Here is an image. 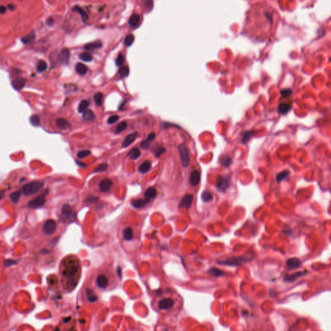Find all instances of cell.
<instances>
[{"label":"cell","instance_id":"cell-43","mask_svg":"<svg viewBox=\"0 0 331 331\" xmlns=\"http://www.w3.org/2000/svg\"><path fill=\"white\" fill-rule=\"evenodd\" d=\"M134 40H135V37L133 34H129L126 37L124 40V45L126 47H129L131 46L133 43Z\"/></svg>","mask_w":331,"mask_h":331},{"label":"cell","instance_id":"cell-31","mask_svg":"<svg viewBox=\"0 0 331 331\" xmlns=\"http://www.w3.org/2000/svg\"><path fill=\"white\" fill-rule=\"evenodd\" d=\"M220 162L222 166L227 168L232 164V160L227 155H223L220 159Z\"/></svg>","mask_w":331,"mask_h":331},{"label":"cell","instance_id":"cell-35","mask_svg":"<svg viewBox=\"0 0 331 331\" xmlns=\"http://www.w3.org/2000/svg\"><path fill=\"white\" fill-rule=\"evenodd\" d=\"M201 199L204 203H208L213 200V195L208 191H204L201 194Z\"/></svg>","mask_w":331,"mask_h":331},{"label":"cell","instance_id":"cell-45","mask_svg":"<svg viewBox=\"0 0 331 331\" xmlns=\"http://www.w3.org/2000/svg\"><path fill=\"white\" fill-rule=\"evenodd\" d=\"M30 122L34 126H38L40 124V119L38 115L33 114L30 118Z\"/></svg>","mask_w":331,"mask_h":331},{"label":"cell","instance_id":"cell-15","mask_svg":"<svg viewBox=\"0 0 331 331\" xmlns=\"http://www.w3.org/2000/svg\"><path fill=\"white\" fill-rule=\"evenodd\" d=\"M137 136H138V133L137 132H134L133 133L129 134V135H128L127 137H126L125 139L124 140L122 144V147L126 148L129 146V145H131L134 141L136 140V139L137 138Z\"/></svg>","mask_w":331,"mask_h":331},{"label":"cell","instance_id":"cell-54","mask_svg":"<svg viewBox=\"0 0 331 331\" xmlns=\"http://www.w3.org/2000/svg\"><path fill=\"white\" fill-rule=\"evenodd\" d=\"M164 151H165V149L164 148H162V147L157 148V150H156V151L155 152V156L157 157H160V156H161V155L164 153Z\"/></svg>","mask_w":331,"mask_h":331},{"label":"cell","instance_id":"cell-20","mask_svg":"<svg viewBox=\"0 0 331 331\" xmlns=\"http://www.w3.org/2000/svg\"><path fill=\"white\" fill-rule=\"evenodd\" d=\"M149 202H150V200L148 199H135L131 201V205L135 208H142L146 206Z\"/></svg>","mask_w":331,"mask_h":331},{"label":"cell","instance_id":"cell-42","mask_svg":"<svg viewBox=\"0 0 331 331\" xmlns=\"http://www.w3.org/2000/svg\"><path fill=\"white\" fill-rule=\"evenodd\" d=\"M129 73V69L128 66H124L122 67L118 70V74L121 77H126L128 76Z\"/></svg>","mask_w":331,"mask_h":331},{"label":"cell","instance_id":"cell-41","mask_svg":"<svg viewBox=\"0 0 331 331\" xmlns=\"http://www.w3.org/2000/svg\"><path fill=\"white\" fill-rule=\"evenodd\" d=\"M80 58L81 59V60L84 61V62H91L92 59V57L91 54H89V53H87V52H84V53H81L80 54Z\"/></svg>","mask_w":331,"mask_h":331},{"label":"cell","instance_id":"cell-60","mask_svg":"<svg viewBox=\"0 0 331 331\" xmlns=\"http://www.w3.org/2000/svg\"><path fill=\"white\" fill-rule=\"evenodd\" d=\"M5 195V192L4 191H0V200L4 198Z\"/></svg>","mask_w":331,"mask_h":331},{"label":"cell","instance_id":"cell-21","mask_svg":"<svg viewBox=\"0 0 331 331\" xmlns=\"http://www.w3.org/2000/svg\"><path fill=\"white\" fill-rule=\"evenodd\" d=\"M56 125H57V127L59 129H69L70 127V124L69 122L65 120L64 118H58L57 120H56Z\"/></svg>","mask_w":331,"mask_h":331},{"label":"cell","instance_id":"cell-18","mask_svg":"<svg viewBox=\"0 0 331 331\" xmlns=\"http://www.w3.org/2000/svg\"><path fill=\"white\" fill-rule=\"evenodd\" d=\"M200 173L197 170H194L191 173L189 176V183L193 186H195L200 182Z\"/></svg>","mask_w":331,"mask_h":331},{"label":"cell","instance_id":"cell-46","mask_svg":"<svg viewBox=\"0 0 331 331\" xmlns=\"http://www.w3.org/2000/svg\"><path fill=\"white\" fill-rule=\"evenodd\" d=\"M127 128V123L126 122H122L120 123H119L117 126L115 132L116 133H120L122 131H124V130Z\"/></svg>","mask_w":331,"mask_h":331},{"label":"cell","instance_id":"cell-12","mask_svg":"<svg viewBox=\"0 0 331 331\" xmlns=\"http://www.w3.org/2000/svg\"><path fill=\"white\" fill-rule=\"evenodd\" d=\"M307 273H308L307 271L304 270V271H299V272H297L292 274H287L284 277V281L287 283H292L294 281H295V280H296L297 278H299V277L302 276H304V275H305Z\"/></svg>","mask_w":331,"mask_h":331},{"label":"cell","instance_id":"cell-25","mask_svg":"<svg viewBox=\"0 0 331 331\" xmlns=\"http://www.w3.org/2000/svg\"><path fill=\"white\" fill-rule=\"evenodd\" d=\"M95 119V115L91 110H85L83 114V120L85 122H91Z\"/></svg>","mask_w":331,"mask_h":331},{"label":"cell","instance_id":"cell-56","mask_svg":"<svg viewBox=\"0 0 331 331\" xmlns=\"http://www.w3.org/2000/svg\"><path fill=\"white\" fill-rule=\"evenodd\" d=\"M155 133H151L150 135H148L147 139L148 140H150V141H152L155 139Z\"/></svg>","mask_w":331,"mask_h":331},{"label":"cell","instance_id":"cell-13","mask_svg":"<svg viewBox=\"0 0 331 331\" xmlns=\"http://www.w3.org/2000/svg\"><path fill=\"white\" fill-rule=\"evenodd\" d=\"M69 57H70V53L68 49H63L59 52V61L62 64L64 65H68L69 61Z\"/></svg>","mask_w":331,"mask_h":331},{"label":"cell","instance_id":"cell-1","mask_svg":"<svg viewBox=\"0 0 331 331\" xmlns=\"http://www.w3.org/2000/svg\"><path fill=\"white\" fill-rule=\"evenodd\" d=\"M80 274V265L78 259H69L64 264L62 271V277L64 279L67 285L73 288L76 286Z\"/></svg>","mask_w":331,"mask_h":331},{"label":"cell","instance_id":"cell-50","mask_svg":"<svg viewBox=\"0 0 331 331\" xmlns=\"http://www.w3.org/2000/svg\"><path fill=\"white\" fill-rule=\"evenodd\" d=\"M119 120V117L118 115H113V116H111L109 118L108 120H107V123L109 124H113L115 122H117Z\"/></svg>","mask_w":331,"mask_h":331},{"label":"cell","instance_id":"cell-28","mask_svg":"<svg viewBox=\"0 0 331 331\" xmlns=\"http://www.w3.org/2000/svg\"><path fill=\"white\" fill-rule=\"evenodd\" d=\"M151 167V162L149 161H146L144 162H142V164L139 166V171L141 173H145L148 172V171L150 170Z\"/></svg>","mask_w":331,"mask_h":331},{"label":"cell","instance_id":"cell-4","mask_svg":"<svg viewBox=\"0 0 331 331\" xmlns=\"http://www.w3.org/2000/svg\"><path fill=\"white\" fill-rule=\"evenodd\" d=\"M251 258H249L248 257L246 256H236V257H233L226 259L224 261H218L217 263L221 265H225V266H239L241 265H243V263H247L250 261Z\"/></svg>","mask_w":331,"mask_h":331},{"label":"cell","instance_id":"cell-19","mask_svg":"<svg viewBox=\"0 0 331 331\" xmlns=\"http://www.w3.org/2000/svg\"><path fill=\"white\" fill-rule=\"evenodd\" d=\"M134 232L133 228L126 227L122 232V237L125 241H131L133 238Z\"/></svg>","mask_w":331,"mask_h":331},{"label":"cell","instance_id":"cell-22","mask_svg":"<svg viewBox=\"0 0 331 331\" xmlns=\"http://www.w3.org/2000/svg\"><path fill=\"white\" fill-rule=\"evenodd\" d=\"M291 105L287 103H281L278 106V112L282 114H285L288 113L291 109Z\"/></svg>","mask_w":331,"mask_h":331},{"label":"cell","instance_id":"cell-53","mask_svg":"<svg viewBox=\"0 0 331 331\" xmlns=\"http://www.w3.org/2000/svg\"><path fill=\"white\" fill-rule=\"evenodd\" d=\"M16 264V261H15V260H13L12 259H6L5 261H4V266L5 267H9L10 266H12Z\"/></svg>","mask_w":331,"mask_h":331},{"label":"cell","instance_id":"cell-3","mask_svg":"<svg viewBox=\"0 0 331 331\" xmlns=\"http://www.w3.org/2000/svg\"><path fill=\"white\" fill-rule=\"evenodd\" d=\"M44 186V183L41 181H32L28 184H25L22 188V193L25 196H29L35 194L41 190Z\"/></svg>","mask_w":331,"mask_h":331},{"label":"cell","instance_id":"cell-39","mask_svg":"<svg viewBox=\"0 0 331 331\" xmlns=\"http://www.w3.org/2000/svg\"><path fill=\"white\" fill-rule=\"evenodd\" d=\"M254 135V132L252 131H248L243 134V137L241 139V142L243 144L247 143L248 141L250 139L251 137Z\"/></svg>","mask_w":331,"mask_h":331},{"label":"cell","instance_id":"cell-44","mask_svg":"<svg viewBox=\"0 0 331 331\" xmlns=\"http://www.w3.org/2000/svg\"><path fill=\"white\" fill-rule=\"evenodd\" d=\"M102 98H103V95L102 92H98L94 96L95 102L98 106H100L102 104Z\"/></svg>","mask_w":331,"mask_h":331},{"label":"cell","instance_id":"cell-49","mask_svg":"<svg viewBox=\"0 0 331 331\" xmlns=\"http://www.w3.org/2000/svg\"><path fill=\"white\" fill-rule=\"evenodd\" d=\"M107 164L106 163H103V164H100L99 166H98L97 168H96L94 172H96V173L102 172H104V171L107 170Z\"/></svg>","mask_w":331,"mask_h":331},{"label":"cell","instance_id":"cell-26","mask_svg":"<svg viewBox=\"0 0 331 331\" xmlns=\"http://www.w3.org/2000/svg\"><path fill=\"white\" fill-rule=\"evenodd\" d=\"M139 21H140V16L138 14H133L131 15V17H130V18L129 19L128 23L131 27H135L138 25Z\"/></svg>","mask_w":331,"mask_h":331},{"label":"cell","instance_id":"cell-7","mask_svg":"<svg viewBox=\"0 0 331 331\" xmlns=\"http://www.w3.org/2000/svg\"><path fill=\"white\" fill-rule=\"evenodd\" d=\"M178 150L179 151V154L181 158V161L183 166L184 168L188 167L189 163V155L188 148L185 146L184 144H181L179 146H178Z\"/></svg>","mask_w":331,"mask_h":331},{"label":"cell","instance_id":"cell-59","mask_svg":"<svg viewBox=\"0 0 331 331\" xmlns=\"http://www.w3.org/2000/svg\"><path fill=\"white\" fill-rule=\"evenodd\" d=\"M76 163H77V164L79 165V166L81 167V168H86V167H87V165L83 163V162H80V161H76Z\"/></svg>","mask_w":331,"mask_h":331},{"label":"cell","instance_id":"cell-10","mask_svg":"<svg viewBox=\"0 0 331 331\" xmlns=\"http://www.w3.org/2000/svg\"><path fill=\"white\" fill-rule=\"evenodd\" d=\"M62 219L64 221H69L74 218L73 211L71 208L68 204H64L62 208Z\"/></svg>","mask_w":331,"mask_h":331},{"label":"cell","instance_id":"cell-5","mask_svg":"<svg viewBox=\"0 0 331 331\" xmlns=\"http://www.w3.org/2000/svg\"><path fill=\"white\" fill-rule=\"evenodd\" d=\"M95 281L96 287L100 290H106L111 285L109 276L107 274L103 273L96 274Z\"/></svg>","mask_w":331,"mask_h":331},{"label":"cell","instance_id":"cell-30","mask_svg":"<svg viewBox=\"0 0 331 331\" xmlns=\"http://www.w3.org/2000/svg\"><path fill=\"white\" fill-rule=\"evenodd\" d=\"M157 195V190H156L155 188H149L145 192L144 196L145 197L148 199H151L155 197V196Z\"/></svg>","mask_w":331,"mask_h":331},{"label":"cell","instance_id":"cell-17","mask_svg":"<svg viewBox=\"0 0 331 331\" xmlns=\"http://www.w3.org/2000/svg\"><path fill=\"white\" fill-rule=\"evenodd\" d=\"M193 200V196L192 194L186 195L183 198V199L181 200L179 206L189 208L191 206Z\"/></svg>","mask_w":331,"mask_h":331},{"label":"cell","instance_id":"cell-61","mask_svg":"<svg viewBox=\"0 0 331 331\" xmlns=\"http://www.w3.org/2000/svg\"><path fill=\"white\" fill-rule=\"evenodd\" d=\"M7 7H8L9 10H13L14 9V8H15V6H14V5H12V4H9L8 6H7Z\"/></svg>","mask_w":331,"mask_h":331},{"label":"cell","instance_id":"cell-38","mask_svg":"<svg viewBox=\"0 0 331 331\" xmlns=\"http://www.w3.org/2000/svg\"><path fill=\"white\" fill-rule=\"evenodd\" d=\"M47 63L44 60H40L38 62V64H37L36 70L38 73H42L45 71V70L47 69Z\"/></svg>","mask_w":331,"mask_h":331},{"label":"cell","instance_id":"cell-40","mask_svg":"<svg viewBox=\"0 0 331 331\" xmlns=\"http://www.w3.org/2000/svg\"><path fill=\"white\" fill-rule=\"evenodd\" d=\"M89 105V103L87 100H81V102L79 104V108H78L79 112V113L84 112V111L87 109Z\"/></svg>","mask_w":331,"mask_h":331},{"label":"cell","instance_id":"cell-37","mask_svg":"<svg viewBox=\"0 0 331 331\" xmlns=\"http://www.w3.org/2000/svg\"><path fill=\"white\" fill-rule=\"evenodd\" d=\"M20 197H21L20 192H15L11 193V194L9 195V199L14 204H17L18 201L20 200Z\"/></svg>","mask_w":331,"mask_h":331},{"label":"cell","instance_id":"cell-9","mask_svg":"<svg viewBox=\"0 0 331 331\" xmlns=\"http://www.w3.org/2000/svg\"><path fill=\"white\" fill-rule=\"evenodd\" d=\"M57 230V223L53 219H49L45 222L43 227V232L47 235H52Z\"/></svg>","mask_w":331,"mask_h":331},{"label":"cell","instance_id":"cell-33","mask_svg":"<svg viewBox=\"0 0 331 331\" xmlns=\"http://www.w3.org/2000/svg\"><path fill=\"white\" fill-rule=\"evenodd\" d=\"M35 39V34L34 32L32 31L28 34L27 35H26L25 36H24L23 38H21V42H23L25 44H27L32 42L33 40Z\"/></svg>","mask_w":331,"mask_h":331},{"label":"cell","instance_id":"cell-51","mask_svg":"<svg viewBox=\"0 0 331 331\" xmlns=\"http://www.w3.org/2000/svg\"><path fill=\"white\" fill-rule=\"evenodd\" d=\"M124 62V56L122 55V54H118V57L116 59V64L118 66H121L122 64H123V63Z\"/></svg>","mask_w":331,"mask_h":331},{"label":"cell","instance_id":"cell-8","mask_svg":"<svg viewBox=\"0 0 331 331\" xmlns=\"http://www.w3.org/2000/svg\"><path fill=\"white\" fill-rule=\"evenodd\" d=\"M230 179L229 176H219L216 182V188L219 192H225L229 187Z\"/></svg>","mask_w":331,"mask_h":331},{"label":"cell","instance_id":"cell-14","mask_svg":"<svg viewBox=\"0 0 331 331\" xmlns=\"http://www.w3.org/2000/svg\"><path fill=\"white\" fill-rule=\"evenodd\" d=\"M113 186V182L109 178L103 179L99 184V188L102 192H107L109 191Z\"/></svg>","mask_w":331,"mask_h":331},{"label":"cell","instance_id":"cell-36","mask_svg":"<svg viewBox=\"0 0 331 331\" xmlns=\"http://www.w3.org/2000/svg\"><path fill=\"white\" fill-rule=\"evenodd\" d=\"M85 294H86L87 298L89 301V302H95V301L97 300V297H96V294L94 293V292L92 291V290L86 289V291H85Z\"/></svg>","mask_w":331,"mask_h":331},{"label":"cell","instance_id":"cell-16","mask_svg":"<svg viewBox=\"0 0 331 331\" xmlns=\"http://www.w3.org/2000/svg\"><path fill=\"white\" fill-rule=\"evenodd\" d=\"M11 84H12L14 89L17 91H20L25 87L26 84V79H23V78H18V79L12 80Z\"/></svg>","mask_w":331,"mask_h":331},{"label":"cell","instance_id":"cell-57","mask_svg":"<svg viewBox=\"0 0 331 331\" xmlns=\"http://www.w3.org/2000/svg\"><path fill=\"white\" fill-rule=\"evenodd\" d=\"M53 23H54V20H53V18L49 17V18H47V23L48 25H53Z\"/></svg>","mask_w":331,"mask_h":331},{"label":"cell","instance_id":"cell-52","mask_svg":"<svg viewBox=\"0 0 331 331\" xmlns=\"http://www.w3.org/2000/svg\"><path fill=\"white\" fill-rule=\"evenodd\" d=\"M292 94V91L291 89H285L281 91V95L285 97H288Z\"/></svg>","mask_w":331,"mask_h":331},{"label":"cell","instance_id":"cell-2","mask_svg":"<svg viewBox=\"0 0 331 331\" xmlns=\"http://www.w3.org/2000/svg\"><path fill=\"white\" fill-rule=\"evenodd\" d=\"M175 303V299L172 295H162L157 299L156 307L161 312H170L173 310Z\"/></svg>","mask_w":331,"mask_h":331},{"label":"cell","instance_id":"cell-6","mask_svg":"<svg viewBox=\"0 0 331 331\" xmlns=\"http://www.w3.org/2000/svg\"><path fill=\"white\" fill-rule=\"evenodd\" d=\"M47 193H48V190L46 189V190H45L43 192L42 194L37 196L36 197L34 198L31 200H30L27 204L29 208H32V209H38V208L43 207L46 202L45 197L47 195Z\"/></svg>","mask_w":331,"mask_h":331},{"label":"cell","instance_id":"cell-29","mask_svg":"<svg viewBox=\"0 0 331 331\" xmlns=\"http://www.w3.org/2000/svg\"><path fill=\"white\" fill-rule=\"evenodd\" d=\"M140 155L141 153L139 149L137 148H134L132 149V150H131L129 151L128 156L131 159L135 160L138 159L140 156Z\"/></svg>","mask_w":331,"mask_h":331},{"label":"cell","instance_id":"cell-24","mask_svg":"<svg viewBox=\"0 0 331 331\" xmlns=\"http://www.w3.org/2000/svg\"><path fill=\"white\" fill-rule=\"evenodd\" d=\"M102 43L100 41H96V42H91L87 43L84 46V49L86 50H92L96 49H99V48L102 47Z\"/></svg>","mask_w":331,"mask_h":331},{"label":"cell","instance_id":"cell-55","mask_svg":"<svg viewBox=\"0 0 331 331\" xmlns=\"http://www.w3.org/2000/svg\"><path fill=\"white\" fill-rule=\"evenodd\" d=\"M150 142H151V141L148 140V139L144 140L143 142H142V143H141V147H142V148H143V149L148 148L149 146H150Z\"/></svg>","mask_w":331,"mask_h":331},{"label":"cell","instance_id":"cell-27","mask_svg":"<svg viewBox=\"0 0 331 331\" xmlns=\"http://www.w3.org/2000/svg\"><path fill=\"white\" fill-rule=\"evenodd\" d=\"M75 69L76 73L80 74V75H85L87 72V66L81 64V63H78L76 65Z\"/></svg>","mask_w":331,"mask_h":331},{"label":"cell","instance_id":"cell-32","mask_svg":"<svg viewBox=\"0 0 331 331\" xmlns=\"http://www.w3.org/2000/svg\"><path fill=\"white\" fill-rule=\"evenodd\" d=\"M73 10L76 11V12H78L80 14V16H81V18H82L84 21H87L89 20V16L85 12V11L81 8V7L79 6H75L73 8Z\"/></svg>","mask_w":331,"mask_h":331},{"label":"cell","instance_id":"cell-58","mask_svg":"<svg viewBox=\"0 0 331 331\" xmlns=\"http://www.w3.org/2000/svg\"><path fill=\"white\" fill-rule=\"evenodd\" d=\"M6 10H7V9H6V7L5 6H3V5L0 6V14H5L6 12Z\"/></svg>","mask_w":331,"mask_h":331},{"label":"cell","instance_id":"cell-34","mask_svg":"<svg viewBox=\"0 0 331 331\" xmlns=\"http://www.w3.org/2000/svg\"><path fill=\"white\" fill-rule=\"evenodd\" d=\"M290 175V172L288 170H285L280 173L277 174L276 177V180L277 183H280L283 180L286 179Z\"/></svg>","mask_w":331,"mask_h":331},{"label":"cell","instance_id":"cell-23","mask_svg":"<svg viewBox=\"0 0 331 331\" xmlns=\"http://www.w3.org/2000/svg\"><path fill=\"white\" fill-rule=\"evenodd\" d=\"M208 273L210 275H211V276H212L215 277H219L220 276H224V275H225L224 271H222V270L217 269V268H215V267L210 268V269L208 270Z\"/></svg>","mask_w":331,"mask_h":331},{"label":"cell","instance_id":"cell-47","mask_svg":"<svg viewBox=\"0 0 331 331\" xmlns=\"http://www.w3.org/2000/svg\"><path fill=\"white\" fill-rule=\"evenodd\" d=\"M144 6L147 11H150L153 7V0H144Z\"/></svg>","mask_w":331,"mask_h":331},{"label":"cell","instance_id":"cell-11","mask_svg":"<svg viewBox=\"0 0 331 331\" xmlns=\"http://www.w3.org/2000/svg\"><path fill=\"white\" fill-rule=\"evenodd\" d=\"M302 261L297 258H292L288 259L287 263V266L288 270L297 269L302 266Z\"/></svg>","mask_w":331,"mask_h":331},{"label":"cell","instance_id":"cell-48","mask_svg":"<svg viewBox=\"0 0 331 331\" xmlns=\"http://www.w3.org/2000/svg\"><path fill=\"white\" fill-rule=\"evenodd\" d=\"M91 153V151L89 150H83V151H79V153L77 154V157L79 159H83L85 158L86 157H88L89 155H90Z\"/></svg>","mask_w":331,"mask_h":331}]
</instances>
